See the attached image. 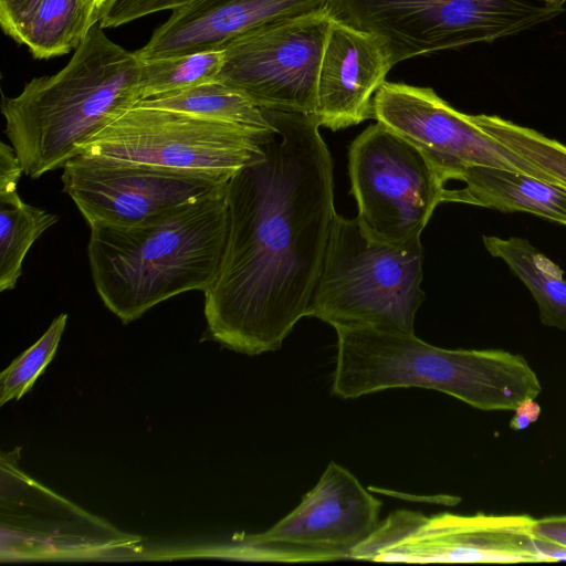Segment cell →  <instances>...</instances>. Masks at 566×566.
<instances>
[{
	"mask_svg": "<svg viewBox=\"0 0 566 566\" xmlns=\"http://www.w3.org/2000/svg\"><path fill=\"white\" fill-rule=\"evenodd\" d=\"M262 111L265 157L228 181L226 247L203 292L211 337L247 355L279 349L306 316L336 214L333 159L316 119Z\"/></svg>",
	"mask_w": 566,
	"mask_h": 566,
	"instance_id": "cell-1",
	"label": "cell"
},
{
	"mask_svg": "<svg viewBox=\"0 0 566 566\" xmlns=\"http://www.w3.org/2000/svg\"><path fill=\"white\" fill-rule=\"evenodd\" d=\"M228 228L226 190L133 226L91 227L95 290L124 324L181 293L205 292L218 273Z\"/></svg>",
	"mask_w": 566,
	"mask_h": 566,
	"instance_id": "cell-2",
	"label": "cell"
},
{
	"mask_svg": "<svg viewBox=\"0 0 566 566\" xmlns=\"http://www.w3.org/2000/svg\"><path fill=\"white\" fill-rule=\"evenodd\" d=\"M142 61L97 21L57 73L3 97L4 134L32 179L63 168L97 133L139 101Z\"/></svg>",
	"mask_w": 566,
	"mask_h": 566,
	"instance_id": "cell-3",
	"label": "cell"
},
{
	"mask_svg": "<svg viewBox=\"0 0 566 566\" xmlns=\"http://www.w3.org/2000/svg\"><path fill=\"white\" fill-rule=\"evenodd\" d=\"M333 395L347 399L390 388L450 395L481 410H514L542 391L520 354L503 349H446L415 334L370 327L337 328Z\"/></svg>",
	"mask_w": 566,
	"mask_h": 566,
	"instance_id": "cell-4",
	"label": "cell"
},
{
	"mask_svg": "<svg viewBox=\"0 0 566 566\" xmlns=\"http://www.w3.org/2000/svg\"><path fill=\"white\" fill-rule=\"evenodd\" d=\"M420 238L388 243L370 238L357 218L335 214L306 316L332 325L413 334L424 301Z\"/></svg>",
	"mask_w": 566,
	"mask_h": 566,
	"instance_id": "cell-5",
	"label": "cell"
},
{
	"mask_svg": "<svg viewBox=\"0 0 566 566\" xmlns=\"http://www.w3.org/2000/svg\"><path fill=\"white\" fill-rule=\"evenodd\" d=\"M332 19L380 38L396 65L408 59L491 43L565 12L528 0H327Z\"/></svg>",
	"mask_w": 566,
	"mask_h": 566,
	"instance_id": "cell-6",
	"label": "cell"
},
{
	"mask_svg": "<svg viewBox=\"0 0 566 566\" xmlns=\"http://www.w3.org/2000/svg\"><path fill=\"white\" fill-rule=\"evenodd\" d=\"M269 128L135 105L90 139L80 155L229 180L265 157L260 139Z\"/></svg>",
	"mask_w": 566,
	"mask_h": 566,
	"instance_id": "cell-7",
	"label": "cell"
},
{
	"mask_svg": "<svg viewBox=\"0 0 566 566\" xmlns=\"http://www.w3.org/2000/svg\"><path fill=\"white\" fill-rule=\"evenodd\" d=\"M381 501L331 461L300 504L269 530L233 538L226 557L275 563L350 559L379 523Z\"/></svg>",
	"mask_w": 566,
	"mask_h": 566,
	"instance_id": "cell-8",
	"label": "cell"
},
{
	"mask_svg": "<svg viewBox=\"0 0 566 566\" xmlns=\"http://www.w3.org/2000/svg\"><path fill=\"white\" fill-rule=\"evenodd\" d=\"M526 514L461 515L397 510L379 521L350 559L403 563H543Z\"/></svg>",
	"mask_w": 566,
	"mask_h": 566,
	"instance_id": "cell-9",
	"label": "cell"
},
{
	"mask_svg": "<svg viewBox=\"0 0 566 566\" xmlns=\"http://www.w3.org/2000/svg\"><path fill=\"white\" fill-rule=\"evenodd\" d=\"M348 169L358 216L373 239L403 243L420 238L444 190L410 142L376 123L352 143Z\"/></svg>",
	"mask_w": 566,
	"mask_h": 566,
	"instance_id": "cell-10",
	"label": "cell"
},
{
	"mask_svg": "<svg viewBox=\"0 0 566 566\" xmlns=\"http://www.w3.org/2000/svg\"><path fill=\"white\" fill-rule=\"evenodd\" d=\"M332 22L326 9L276 21L224 49L219 81L261 109L313 115L319 64Z\"/></svg>",
	"mask_w": 566,
	"mask_h": 566,
	"instance_id": "cell-11",
	"label": "cell"
},
{
	"mask_svg": "<svg viewBox=\"0 0 566 566\" xmlns=\"http://www.w3.org/2000/svg\"><path fill=\"white\" fill-rule=\"evenodd\" d=\"M371 118L415 145L444 192L474 166H490L556 180L486 134L474 115L462 113L431 87L385 82L371 102ZM444 197V193H443Z\"/></svg>",
	"mask_w": 566,
	"mask_h": 566,
	"instance_id": "cell-12",
	"label": "cell"
},
{
	"mask_svg": "<svg viewBox=\"0 0 566 566\" xmlns=\"http://www.w3.org/2000/svg\"><path fill=\"white\" fill-rule=\"evenodd\" d=\"M18 458L1 453L2 560L92 557L140 541L25 475Z\"/></svg>",
	"mask_w": 566,
	"mask_h": 566,
	"instance_id": "cell-13",
	"label": "cell"
},
{
	"mask_svg": "<svg viewBox=\"0 0 566 566\" xmlns=\"http://www.w3.org/2000/svg\"><path fill=\"white\" fill-rule=\"evenodd\" d=\"M63 191L86 223L133 226L223 192L227 179L78 155L62 168Z\"/></svg>",
	"mask_w": 566,
	"mask_h": 566,
	"instance_id": "cell-14",
	"label": "cell"
},
{
	"mask_svg": "<svg viewBox=\"0 0 566 566\" xmlns=\"http://www.w3.org/2000/svg\"><path fill=\"white\" fill-rule=\"evenodd\" d=\"M394 66L377 35L332 19L317 76L313 117L338 130L371 118V102Z\"/></svg>",
	"mask_w": 566,
	"mask_h": 566,
	"instance_id": "cell-15",
	"label": "cell"
},
{
	"mask_svg": "<svg viewBox=\"0 0 566 566\" xmlns=\"http://www.w3.org/2000/svg\"><path fill=\"white\" fill-rule=\"evenodd\" d=\"M327 0H193L174 10L149 41L140 61L223 50L266 24L325 9Z\"/></svg>",
	"mask_w": 566,
	"mask_h": 566,
	"instance_id": "cell-16",
	"label": "cell"
},
{
	"mask_svg": "<svg viewBox=\"0 0 566 566\" xmlns=\"http://www.w3.org/2000/svg\"><path fill=\"white\" fill-rule=\"evenodd\" d=\"M446 202H461L503 212H530L566 226V188L509 169L474 166Z\"/></svg>",
	"mask_w": 566,
	"mask_h": 566,
	"instance_id": "cell-17",
	"label": "cell"
},
{
	"mask_svg": "<svg viewBox=\"0 0 566 566\" xmlns=\"http://www.w3.org/2000/svg\"><path fill=\"white\" fill-rule=\"evenodd\" d=\"M486 251L503 260L533 295L543 325L566 331V279L563 270L523 238L484 235Z\"/></svg>",
	"mask_w": 566,
	"mask_h": 566,
	"instance_id": "cell-18",
	"label": "cell"
},
{
	"mask_svg": "<svg viewBox=\"0 0 566 566\" xmlns=\"http://www.w3.org/2000/svg\"><path fill=\"white\" fill-rule=\"evenodd\" d=\"M98 21L84 0H40L12 39L36 59L69 53Z\"/></svg>",
	"mask_w": 566,
	"mask_h": 566,
	"instance_id": "cell-19",
	"label": "cell"
},
{
	"mask_svg": "<svg viewBox=\"0 0 566 566\" xmlns=\"http://www.w3.org/2000/svg\"><path fill=\"white\" fill-rule=\"evenodd\" d=\"M136 105L171 109L255 128L271 127L261 108L240 92L219 81L140 99Z\"/></svg>",
	"mask_w": 566,
	"mask_h": 566,
	"instance_id": "cell-20",
	"label": "cell"
},
{
	"mask_svg": "<svg viewBox=\"0 0 566 566\" xmlns=\"http://www.w3.org/2000/svg\"><path fill=\"white\" fill-rule=\"evenodd\" d=\"M59 216L24 202L18 191L0 195V291L15 287L32 244Z\"/></svg>",
	"mask_w": 566,
	"mask_h": 566,
	"instance_id": "cell-21",
	"label": "cell"
},
{
	"mask_svg": "<svg viewBox=\"0 0 566 566\" xmlns=\"http://www.w3.org/2000/svg\"><path fill=\"white\" fill-rule=\"evenodd\" d=\"M224 51H205L142 61L139 101L216 81Z\"/></svg>",
	"mask_w": 566,
	"mask_h": 566,
	"instance_id": "cell-22",
	"label": "cell"
},
{
	"mask_svg": "<svg viewBox=\"0 0 566 566\" xmlns=\"http://www.w3.org/2000/svg\"><path fill=\"white\" fill-rule=\"evenodd\" d=\"M474 118L493 139L566 188V146L564 144L497 115L478 114Z\"/></svg>",
	"mask_w": 566,
	"mask_h": 566,
	"instance_id": "cell-23",
	"label": "cell"
},
{
	"mask_svg": "<svg viewBox=\"0 0 566 566\" xmlns=\"http://www.w3.org/2000/svg\"><path fill=\"white\" fill-rule=\"evenodd\" d=\"M67 321L66 314H60L50 324L44 334L0 375V405L27 394L53 359Z\"/></svg>",
	"mask_w": 566,
	"mask_h": 566,
	"instance_id": "cell-24",
	"label": "cell"
},
{
	"mask_svg": "<svg viewBox=\"0 0 566 566\" xmlns=\"http://www.w3.org/2000/svg\"><path fill=\"white\" fill-rule=\"evenodd\" d=\"M193 0H106L102 6L98 21L105 28H117L145 15L177 10Z\"/></svg>",
	"mask_w": 566,
	"mask_h": 566,
	"instance_id": "cell-25",
	"label": "cell"
},
{
	"mask_svg": "<svg viewBox=\"0 0 566 566\" xmlns=\"http://www.w3.org/2000/svg\"><path fill=\"white\" fill-rule=\"evenodd\" d=\"M22 174L24 171L13 147L2 142L0 146V195L18 191Z\"/></svg>",
	"mask_w": 566,
	"mask_h": 566,
	"instance_id": "cell-26",
	"label": "cell"
},
{
	"mask_svg": "<svg viewBox=\"0 0 566 566\" xmlns=\"http://www.w3.org/2000/svg\"><path fill=\"white\" fill-rule=\"evenodd\" d=\"M40 0H0V24L9 36L29 17Z\"/></svg>",
	"mask_w": 566,
	"mask_h": 566,
	"instance_id": "cell-27",
	"label": "cell"
},
{
	"mask_svg": "<svg viewBox=\"0 0 566 566\" xmlns=\"http://www.w3.org/2000/svg\"><path fill=\"white\" fill-rule=\"evenodd\" d=\"M533 534L566 546V515L535 520Z\"/></svg>",
	"mask_w": 566,
	"mask_h": 566,
	"instance_id": "cell-28",
	"label": "cell"
},
{
	"mask_svg": "<svg viewBox=\"0 0 566 566\" xmlns=\"http://www.w3.org/2000/svg\"><path fill=\"white\" fill-rule=\"evenodd\" d=\"M514 411L515 415L510 421V427L514 430H524L538 419L541 407L535 399L530 398L522 401Z\"/></svg>",
	"mask_w": 566,
	"mask_h": 566,
	"instance_id": "cell-29",
	"label": "cell"
},
{
	"mask_svg": "<svg viewBox=\"0 0 566 566\" xmlns=\"http://www.w3.org/2000/svg\"><path fill=\"white\" fill-rule=\"evenodd\" d=\"M535 545L546 562L566 560V546L535 536Z\"/></svg>",
	"mask_w": 566,
	"mask_h": 566,
	"instance_id": "cell-30",
	"label": "cell"
},
{
	"mask_svg": "<svg viewBox=\"0 0 566 566\" xmlns=\"http://www.w3.org/2000/svg\"><path fill=\"white\" fill-rule=\"evenodd\" d=\"M92 11L98 17L102 6L106 0H84Z\"/></svg>",
	"mask_w": 566,
	"mask_h": 566,
	"instance_id": "cell-31",
	"label": "cell"
},
{
	"mask_svg": "<svg viewBox=\"0 0 566 566\" xmlns=\"http://www.w3.org/2000/svg\"><path fill=\"white\" fill-rule=\"evenodd\" d=\"M539 1H542V3L552 4V6H564V3L566 2V0H539Z\"/></svg>",
	"mask_w": 566,
	"mask_h": 566,
	"instance_id": "cell-32",
	"label": "cell"
}]
</instances>
